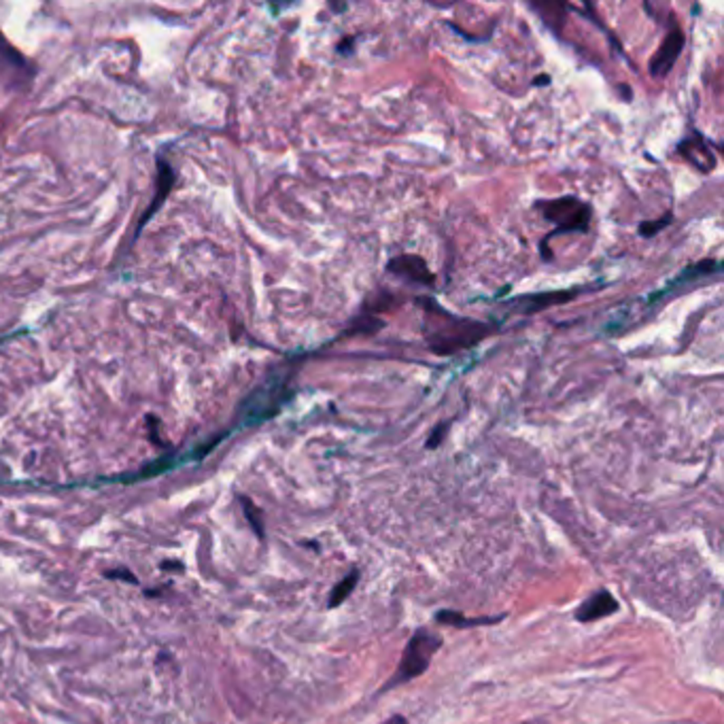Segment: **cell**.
Listing matches in <instances>:
<instances>
[{"label":"cell","mask_w":724,"mask_h":724,"mask_svg":"<svg viewBox=\"0 0 724 724\" xmlns=\"http://www.w3.org/2000/svg\"><path fill=\"white\" fill-rule=\"evenodd\" d=\"M442 635L435 634V631L421 627L416 629L410 642L406 643V650H404L400 662H397L394 676L389 678V682H385V691H394L397 686L408 684L410 680L423 676L427 672V667L432 665V659L435 653L442 648Z\"/></svg>","instance_id":"cell-1"},{"label":"cell","mask_w":724,"mask_h":724,"mask_svg":"<svg viewBox=\"0 0 724 724\" xmlns=\"http://www.w3.org/2000/svg\"><path fill=\"white\" fill-rule=\"evenodd\" d=\"M429 310H432L429 325H432L433 331H427V338L433 351L438 353L459 351V348L474 345L487 331V328L481 323L451 317L449 312H442L440 309H433V306H429Z\"/></svg>","instance_id":"cell-2"},{"label":"cell","mask_w":724,"mask_h":724,"mask_svg":"<svg viewBox=\"0 0 724 724\" xmlns=\"http://www.w3.org/2000/svg\"><path fill=\"white\" fill-rule=\"evenodd\" d=\"M291 391L287 386L285 376H272L268 383H263L260 389H255L241 406V419L236 423V429L260 425V423L272 419V416L283 408V404L290 400Z\"/></svg>","instance_id":"cell-3"},{"label":"cell","mask_w":724,"mask_h":724,"mask_svg":"<svg viewBox=\"0 0 724 724\" xmlns=\"http://www.w3.org/2000/svg\"><path fill=\"white\" fill-rule=\"evenodd\" d=\"M546 219H550L552 224L559 225L561 230L572 232H585L588 228V219H591V206L576 198H559L552 202H539Z\"/></svg>","instance_id":"cell-4"},{"label":"cell","mask_w":724,"mask_h":724,"mask_svg":"<svg viewBox=\"0 0 724 724\" xmlns=\"http://www.w3.org/2000/svg\"><path fill=\"white\" fill-rule=\"evenodd\" d=\"M33 75L34 71L26 64V60L0 36V88H3V94L15 91L22 83H28Z\"/></svg>","instance_id":"cell-5"},{"label":"cell","mask_w":724,"mask_h":724,"mask_svg":"<svg viewBox=\"0 0 724 724\" xmlns=\"http://www.w3.org/2000/svg\"><path fill=\"white\" fill-rule=\"evenodd\" d=\"M618 610H621V604H618L614 595L605 591V588H599V591H595L591 597L582 601L574 616L578 623H595L599 621V618L616 614Z\"/></svg>","instance_id":"cell-6"},{"label":"cell","mask_w":724,"mask_h":724,"mask_svg":"<svg viewBox=\"0 0 724 724\" xmlns=\"http://www.w3.org/2000/svg\"><path fill=\"white\" fill-rule=\"evenodd\" d=\"M684 47V34L682 30L676 28V30H670V34H667V39L662 41V45L659 52H656L653 64H650V69H653V75L654 77H665L667 72L673 69V64H676L680 52H682Z\"/></svg>","instance_id":"cell-7"},{"label":"cell","mask_w":724,"mask_h":724,"mask_svg":"<svg viewBox=\"0 0 724 724\" xmlns=\"http://www.w3.org/2000/svg\"><path fill=\"white\" fill-rule=\"evenodd\" d=\"M389 268L394 272L406 276L410 281H416V283H432L433 276L429 274V270L425 266V262L419 260V257L413 255H402L389 263Z\"/></svg>","instance_id":"cell-8"},{"label":"cell","mask_w":724,"mask_h":724,"mask_svg":"<svg viewBox=\"0 0 724 724\" xmlns=\"http://www.w3.org/2000/svg\"><path fill=\"white\" fill-rule=\"evenodd\" d=\"M504 618H506V614L468 618V616L459 614V612L440 610L438 614H435V623H438V624H449V627H457V629H470V627H482V624H497L500 621H504Z\"/></svg>","instance_id":"cell-9"},{"label":"cell","mask_w":724,"mask_h":724,"mask_svg":"<svg viewBox=\"0 0 724 724\" xmlns=\"http://www.w3.org/2000/svg\"><path fill=\"white\" fill-rule=\"evenodd\" d=\"M718 268H720V263H718V262H701V263H697V266L686 268L682 274L676 276V279L672 281V283H667L665 287H662L661 291L653 293V296H650V300H661L662 296H667V293H672L673 290H676V287L686 285V283H692V281H695V279H701V276L711 274L710 270H718Z\"/></svg>","instance_id":"cell-10"},{"label":"cell","mask_w":724,"mask_h":724,"mask_svg":"<svg viewBox=\"0 0 724 724\" xmlns=\"http://www.w3.org/2000/svg\"><path fill=\"white\" fill-rule=\"evenodd\" d=\"M680 151H684V156L691 159V164H695L697 168L703 170V173H710V170L716 166V157L711 156L710 147L701 143V140H699V145H697L695 140L689 138L686 143L680 145Z\"/></svg>","instance_id":"cell-11"},{"label":"cell","mask_w":724,"mask_h":724,"mask_svg":"<svg viewBox=\"0 0 724 724\" xmlns=\"http://www.w3.org/2000/svg\"><path fill=\"white\" fill-rule=\"evenodd\" d=\"M357 582H359V572H351L345 580H340L338 585L331 588L328 605L329 607H338V605L345 604L348 595H351L355 591V586H357Z\"/></svg>","instance_id":"cell-12"},{"label":"cell","mask_w":724,"mask_h":724,"mask_svg":"<svg viewBox=\"0 0 724 724\" xmlns=\"http://www.w3.org/2000/svg\"><path fill=\"white\" fill-rule=\"evenodd\" d=\"M667 224H670V214H667V217H662V219H661V224L642 225V234H643V236H650V234H653V232H659L661 228H665Z\"/></svg>","instance_id":"cell-13"},{"label":"cell","mask_w":724,"mask_h":724,"mask_svg":"<svg viewBox=\"0 0 724 724\" xmlns=\"http://www.w3.org/2000/svg\"><path fill=\"white\" fill-rule=\"evenodd\" d=\"M380 724H408V720L404 716H391V718H386V720L380 722Z\"/></svg>","instance_id":"cell-14"},{"label":"cell","mask_w":724,"mask_h":724,"mask_svg":"<svg viewBox=\"0 0 724 724\" xmlns=\"http://www.w3.org/2000/svg\"><path fill=\"white\" fill-rule=\"evenodd\" d=\"M523 724H546V722H536V720H531V722H523Z\"/></svg>","instance_id":"cell-15"}]
</instances>
